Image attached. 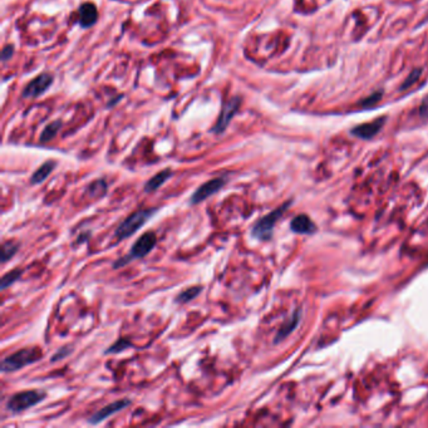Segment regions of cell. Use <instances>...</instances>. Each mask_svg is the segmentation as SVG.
<instances>
[{"label":"cell","instance_id":"obj_1","mask_svg":"<svg viewBox=\"0 0 428 428\" xmlns=\"http://www.w3.org/2000/svg\"><path fill=\"white\" fill-rule=\"evenodd\" d=\"M159 212V208H142V210H138V211L133 212V214L129 215L126 220H123L122 223L118 225V227L116 229V238L118 240H124V239L132 236L133 234L141 229L144 224H147L148 221L152 219V216L155 214Z\"/></svg>","mask_w":428,"mask_h":428},{"label":"cell","instance_id":"obj_2","mask_svg":"<svg viewBox=\"0 0 428 428\" xmlns=\"http://www.w3.org/2000/svg\"><path fill=\"white\" fill-rule=\"evenodd\" d=\"M41 357H43V352L41 349L38 346H33V348H24L21 350L15 352L14 354L9 355V357L4 358L1 361V372L8 373V372H15V370H19L24 367L30 366V364L36 363V362L41 361Z\"/></svg>","mask_w":428,"mask_h":428},{"label":"cell","instance_id":"obj_3","mask_svg":"<svg viewBox=\"0 0 428 428\" xmlns=\"http://www.w3.org/2000/svg\"><path fill=\"white\" fill-rule=\"evenodd\" d=\"M156 244H157V236H156L155 232H144V234L141 235V238H138L136 240L132 249H131V251L127 255H124L123 258H120L117 261H115L113 267L115 269H120V267H123L124 265L129 264L135 259L144 258V256L148 255L152 251L153 247L156 246Z\"/></svg>","mask_w":428,"mask_h":428},{"label":"cell","instance_id":"obj_4","mask_svg":"<svg viewBox=\"0 0 428 428\" xmlns=\"http://www.w3.org/2000/svg\"><path fill=\"white\" fill-rule=\"evenodd\" d=\"M45 396V392L41 390H23L15 393L6 401V409L13 413H19L39 405L41 401H44Z\"/></svg>","mask_w":428,"mask_h":428},{"label":"cell","instance_id":"obj_5","mask_svg":"<svg viewBox=\"0 0 428 428\" xmlns=\"http://www.w3.org/2000/svg\"><path fill=\"white\" fill-rule=\"evenodd\" d=\"M290 205V203L284 204L283 206H280L279 208L274 210V211L269 212L267 215H265L264 217H261L260 220H258L254 225L251 230V235L254 238L259 239V240H270L271 236H273L274 227H275L276 223L279 221V219L283 216L285 211L287 210V206Z\"/></svg>","mask_w":428,"mask_h":428},{"label":"cell","instance_id":"obj_6","mask_svg":"<svg viewBox=\"0 0 428 428\" xmlns=\"http://www.w3.org/2000/svg\"><path fill=\"white\" fill-rule=\"evenodd\" d=\"M226 182H227L226 177H217V179L205 182L204 185L200 186L192 194L190 199V204L191 205H197V204L203 203L206 199L211 197L212 195L217 194L226 185Z\"/></svg>","mask_w":428,"mask_h":428},{"label":"cell","instance_id":"obj_7","mask_svg":"<svg viewBox=\"0 0 428 428\" xmlns=\"http://www.w3.org/2000/svg\"><path fill=\"white\" fill-rule=\"evenodd\" d=\"M129 405H131V401L127 398L112 402V403L107 405L106 407H103L102 409H100L98 412L92 414V416L89 417L88 422L91 423V425H98V423L103 422V421L108 418V417L113 416V414L118 413V412H121L122 409L127 408Z\"/></svg>","mask_w":428,"mask_h":428},{"label":"cell","instance_id":"obj_8","mask_svg":"<svg viewBox=\"0 0 428 428\" xmlns=\"http://www.w3.org/2000/svg\"><path fill=\"white\" fill-rule=\"evenodd\" d=\"M52 76L50 74H41L39 77H37L36 80H33L29 84L25 87L23 92L24 97H37L39 94H41L43 92H45L48 89L50 84H52Z\"/></svg>","mask_w":428,"mask_h":428},{"label":"cell","instance_id":"obj_9","mask_svg":"<svg viewBox=\"0 0 428 428\" xmlns=\"http://www.w3.org/2000/svg\"><path fill=\"white\" fill-rule=\"evenodd\" d=\"M239 104H240V102H239V98H234V100H231V101H229L227 103H225V106H224L223 112H221V115H220V118H219V121H217L216 126L214 127L215 132L216 133L223 132L224 129L227 127V124H229V122L231 121V118L234 117L235 112L238 111Z\"/></svg>","mask_w":428,"mask_h":428},{"label":"cell","instance_id":"obj_10","mask_svg":"<svg viewBox=\"0 0 428 428\" xmlns=\"http://www.w3.org/2000/svg\"><path fill=\"white\" fill-rule=\"evenodd\" d=\"M383 124L384 118H379V120H375L373 122H369V123H364L355 127V128L352 129V133L359 138L368 140V138H372L373 136L377 135L381 131L382 127H383Z\"/></svg>","mask_w":428,"mask_h":428},{"label":"cell","instance_id":"obj_11","mask_svg":"<svg viewBox=\"0 0 428 428\" xmlns=\"http://www.w3.org/2000/svg\"><path fill=\"white\" fill-rule=\"evenodd\" d=\"M290 229L291 231L296 232V234L310 235L315 232L317 226L314 225L313 221L310 220V217H308L306 215H298L291 220Z\"/></svg>","mask_w":428,"mask_h":428},{"label":"cell","instance_id":"obj_12","mask_svg":"<svg viewBox=\"0 0 428 428\" xmlns=\"http://www.w3.org/2000/svg\"><path fill=\"white\" fill-rule=\"evenodd\" d=\"M96 20H97V9H96V6L91 3L83 4L80 8L81 25L84 28H88L93 25Z\"/></svg>","mask_w":428,"mask_h":428},{"label":"cell","instance_id":"obj_13","mask_svg":"<svg viewBox=\"0 0 428 428\" xmlns=\"http://www.w3.org/2000/svg\"><path fill=\"white\" fill-rule=\"evenodd\" d=\"M172 176V172L171 170L166 168V170L161 171V172L156 173L155 176L152 177L151 180L146 182V185H144V191L146 192H153V191L159 190L162 185H164L168 180L171 179Z\"/></svg>","mask_w":428,"mask_h":428},{"label":"cell","instance_id":"obj_14","mask_svg":"<svg viewBox=\"0 0 428 428\" xmlns=\"http://www.w3.org/2000/svg\"><path fill=\"white\" fill-rule=\"evenodd\" d=\"M56 166L57 163L54 161H47L45 163L41 164V167H39L36 172L33 173L32 179H30L32 185H39V183H41L43 181H45L50 173L53 172Z\"/></svg>","mask_w":428,"mask_h":428},{"label":"cell","instance_id":"obj_15","mask_svg":"<svg viewBox=\"0 0 428 428\" xmlns=\"http://www.w3.org/2000/svg\"><path fill=\"white\" fill-rule=\"evenodd\" d=\"M299 320H300V310H296L295 313H294L293 317L287 320L286 324H284V326L280 328V330L278 331V334H276V338H275V343L282 342L283 339H285L287 335L290 334L291 331H293L294 329L296 328V326H298Z\"/></svg>","mask_w":428,"mask_h":428},{"label":"cell","instance_id":"obj_16","mask_svg":"<svg viewBox=\"0 0 428 428\" xmlns=\"http://www.w3.org/2000/svg\"><path fill=\"white\" fill-rule=\"evenodd\" d=\"M203 291V287L201 286H191L185 289V290H182L179 295L176 296V299L175 302L177 304H186V303L191 302V300H194L200 293Z\"/></svg>","mask_w":428,"mask_h":428},{"label":"cell","instance_id":"obj_17","mask_svg":"<svg viewBox=\"0 0 428 428\" xmlns=\"http://www.w3.org/2000/svg\"><path fill=\"white\" fill-rule=\"evenodd\" d=\"M19 244L15 241H6L1 245V263H6L8 260L18 252Z\"/></svg>","mask_w":428,"mask_h":428},{"label":"cell","instance_id":"obj_18","mask_svg":"<svg viewBox=\"0 0 428 428\" xmlns=\"http://www.w3.org/2000/svg\"><path fill=\"white\" fill-rule=\"evenodd\" d=\"M87 192L91 197H102L107 192V183L104 180H96L87 187Z\"/></svg>","mask_w":428,"mask_h":428},{"label":"cell","instance_id":"obj_19","mask_svg":"<svg viewBox=\"0 0 428 428\" xmlns=\"http://www.w3.org/2000/svg\"><path fill=\"white\" fill-rule=\"evenodd\" d=\"M21 274H23V270L21 269H14L9 273H6L5 275L1 278V282H0V287L5 290L6 287H9L10 285L14 284L15 282H18L19 279H20Z\"/></svg>","mask_w":428,"mask_h":428},{"label":"cell","instance_id":"obj_20","mask_svg":"<svg viewBox=\"0 0 428 428\" xmlns=\"http://www.w3.org/2000/svg\"><path fill=\"white\" fill-rule=\"evenodd\" d=\"M59 128H61V122L59 121H56L53 123H50L49 126H47L43 131L41 136V142H48L50 141L52 138L56 137V135L58 133Z\"/></svg>","mask_w":428,"mask_h":428},{"label":"cell","instance_id":"obj_21","mask_svg":"<svg viewBox=\"0 0 428 428\" xmlns=\"http://www.w3.org/2000/svg\"><path fill=\"white\" fill-rule=\"evenodd\" d=\"M131 346H132V343L129 340L124 339V338H120L113 346H111L107 349L106 354H118V353L123 352V350H126L127 348H131Z\"/></svg>","mask_w":428,"mask_h":428},{"label":"cell","instance_id":"obj_22","mask_svg":"<svg viewBox=\"0 0 428 428\" xmlns=\"http://www.w3.org/2000/svg\"><path fill=\"white\" fill-rule=\"evenodd\" d=\"M71 353H72V349L69 348V346H63V348L58 349L56 352V354L52 357V362L54 363V362H58L61 361V359H64V358L68 357Z\"/></svg>","mask_w":428,"mask_h":428},{"label":"cell","instance_id":"obj_23","mask_svg":"<svg viewBox=\"0 0 428 428\" xmlns=\"http://www.w3.org/2000/svg\"><path fill=\"white\" fill-rule=\"evenodd\" d=\"M419 76H421V71H413L412 72V73H410V76L408 77L407 80H406V82H405V84L402 85V89H405V88H408V87H410V85L413 84V83H416L417 82V80H418L419 78Z\"/></svg>","mask_w":428,"mask_h":428},{"label":"cell","instance_id":"obj_24","mask_svg":"<svg viewBox=\"0 0 428 428\" xmlns=\"http://www.w3.org/2000/svg\"><path fill=\"white\" fill-rule=\"evenodd\" d=\"M419 113H421L423 117H428V98H426V100L423 101L422 106L419 108Z\"/></svg>","mask_w":428,"mask_h":428},{"label":"cell","instance_id":"obj_25","mask_svg":"<svg viewBox=\"0 0 428 428\" xmlns=\"http://www.w3.org/2000/svg\"><path fill=\"white\" fill-rule=\"evenodd\" d=\"M12 52H13V48L12 47H5L3 50V61H6V59L9 58L12 56Z\"/></svg>","mask_w":428,"mask_h":428},{"label":"cell","instance_id":"obj_26","mask_svg":"<svg viewBox=\"0 0 428 428\" xmlns=\"http://www.w3.org/2000/svg\"><path fill=\"white\" fill-rule=\"evenodd\" d=\"M379 98H381V96H377V94H374V96H373V97H370L369 100L364 101V106H369L370 103H377V101H378Z\"/></svg>","mask_w":428,"mask_h":428}]
</instances>
